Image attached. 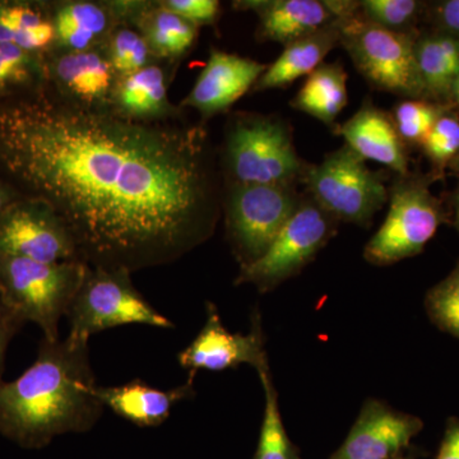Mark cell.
Masks as SVG:
<instances>
[{
  "instance_id": "18",
  "label": "cell",
  "mask_w": 459,
  "mask_h": 459,
  "mask_svg": "<svg viewBox=\"0 0 459 459\" xmlns=\"http://www.w3.org/2000/svg\"><path fill=\"white\" fill-rule=\"evenodd\" d=\"M172 66L157 62L117 80L111 111L138 123H164L184 117L183 108L169 100Z\"/></svg>"
},
{
  "instance_id": "30",
  "label": "cell",
  "mask_w": 459,
  "mask_h": 459,
  "mask_svg": "<svg viewBox=\"0 0 459 459\" xmlns=\"http://www.w3.org/2000/svg\"><path fill=\"white\" fill-rule=\"evenodd\" d=\"M422 4L416 0H362V17L374 25L398 33L413 35Z\"/></svg>"
},
{
  "instance_id": "15",
  "label": "cell",
  "mask_w": 459,
  "mask_h": 459,
  "mask_svg": "<svg viewBox=\"0 0 459 459\" xmlns=\"http://www.w3.org/2000/svg\"><path fill=\"white\" fill-rule=\"evenodd\" d=\"M268 65L250 57L219 49H211L210 57L198 75L180 108H195L205 123L230 108L253 90Z\"/></svg>"
},
{
  "instance_id": "6",
  "label": "cell",
  "mask_w": 459,
  "mask_h": 459,
  "mask_svg": "<svg viewBox=\"0 0 459 459\" xmlns=\"http://www.w3.org/2000/svg\"><path fill=\"white\" fill-rule=\"evenodd\" d=\"M65 318L69 325L66 337L84 343L100 332L122 325L174 327L138 291L131 272L104 268H89Z\"/></svg>"
},
{
  "instance_id": "4",
  "label": "cell",
  "mask_w": 459,
  "mask_h": 459,
  "mask_svg": "<svg viewBox=\"0 0 459 459\" xmlns=\"http://www.w3.org/2000/svg\"><path fill=\"white\" fill-rule=\"evenodd\" d=\"M90 265L81 261L42 263L0 255V295L23 323H35L44 338L57 341Z\"/></svg>"
},
{
  "instance_id": "37",
  "label": "cell",
  "mask_w": 459,
  "mask_h": 459,
  "mask_svg": "<svg viewBox=\"0 0 459 459\" xmlns=\"http://www.w3.org/2000/svg\"><path fill=\"white\" fill-rule=\"evenodd\" d=\"M22 197L25 195H21L16 186L0 172V216Z\"/></svg>"
},
{
  "instance_id": "31",
  "label": "cell",
  "mask_w": 459,
  "mask_h": 459,
  "mask_svg": "<svg viewBox=\"0 0 459 459\" xmlns=\"http://www.w3.org/2000/svg\"><path fill=\"white\" fill-rule=\"evenodd\" d=\"M425 307L429 318L440 331L459 340V264L428 292Z\"/></svg>"
},
{
  "instance_id": "36",
  "label": "cell",
  "mask_w": 459,
  "mask_h": 459,
  "mask_svg": "<svg viewBox=\"0 0 459 459\" xmlns=\"http://www.w3.org/2000/svg\"><path fill=\"white\" fill-rule=\"evenodd\" d=\"M437 16L446 33L459 38V0H448L439 4Z\"/></svg>"
},
{
  "instance_id": "5",
  "label": "cell",
  "mask_w": 459,
  "mask_h": 459,
  "mask_svg": "<svg viewBox=\"0 0 459 459\" xmlns=\"http://www.w3.org/2000/svg\"><path fill=\"white\" fill-rule=\"evenodd\" d=\"M340 45L373 89L406 98H424L415 56L416 38L388 31L355 13L338 18Z\"/></svg>"
},
{
  "instance_id": "25",
  "label": "cell",
  "mask_w": 459,
  "mask_h": 459,
  "mask_svg": "<svg viewBox=\"0 0 459 459\" xmlns=\"http://www.w3.org/2000/svg\"><path fill=\"white\" fill-rule=\"evenodd\" d=\"M415 56L425 96L451 98L459 75V38L451 33L425 35L415 42Z\"/></svg>"
},
{
  "instance_id": "39",
  "label": "cell",
  "mask_w": 459,
  "mask_h": 459,
  "mask_svg": "<svg viewBox=\"0 0 459 459\" xmlns=\"http://www.w3.org/2000/svg\"><path fill=\"white\" fill-rule=\"evenodd\" d=\"M416 455H418L416 452L409 448L407 451L400 453V455H395V457L392 459H416Z\"/></svg>"
},
{
  "instance_id": "13",
  "label": "cell",
  "mask_w": 459,
  "mask_h": 459,
  "mask_svg": "<svg viewBox=\"0 0 459 459\" xmlns=\"http://www.w3.org/2000/svg\"><path fill=\"white\" fill-rule=\"evenodd\" d=\"M47 84L60 98L81 108H111L117 74L105 48L65 51L51 48L44 53Z\"/></svg>"
},
{
  "instance_id": "40",
  "label": "cell",
  "mask_w": 459,
  "mask_h": 459,
  "mask_svg": "<svg viewBox=\"0 0 459 459\" xmlns=\"http://www.w3.org/2000/svg\"><path fill=\"white\" fill-rule=\"evenodd\" d=\"M455 228H457L458 232H459V190H458L457 197H455Z\"/></svg>"
},
{
  "instance_id": "9",
  "label": "cell",
  "mask_w": 459,
  "mask_h": 459,
  "mask_svg": "<svg viewBox=\"0 0 459 459\" xmlns=\"http://www.w3.org/2000/svg\"><path fill=\"white\" fill-rule=\"evenodd\" d=\"M338 222L309 195H304L294 216L281 230L258 261L241 265L235 285H253L267 294L298 276L337 234Z\"/></svg>"
},
{
  "instance_id": "7",
  "label": "cell",
  "mask_w": 459,
  "mask_h": 459,
  "mask_svg": "<svg viewBox=\"0 0 459 459\" xmlns=\"http://www.w3.org/2000/svg\"><path fill=\"white\" fill-rule=\"evenodd\" d=\"M307 195L338 222L370 228L374 214L385 207L389 188L382 171L370 170L349 146L309 164L303 181Z\"/></svg>"
},
{
  "instance_id": "10",
  "label": "cell",
  "mask_w": 459,
  "mask_h": 459,
  "mask_svg": "<svg viewBox=\"0 0 459 459\" xmlns=\"http://www.w3.org/2000/svg\"><path fill=\"white\" fill-rule=\"evenodd\" d=\"M388 201L385 222L364 249L367 262L379 267L420 255L444 219L428 186L409 174L394 181Z\"/></svg>"
},
{
  "instance_id": "23",
  "label": "cell",
  "mask_w": 459,
  "mask_h": 459,
  "mask_svg": "<svg viewBox=\"0 0 459 459\" xmlns=\"http://www.w3.org/2000/svg\"><path fill=\"white\" fill-rule=\"evenodd\" d=\"M56 41L49 2L0 0V42L45 53Z\"/></svg>"
},
{
  "instance_id": "2",
  "label": "cell",
  "mask_w": 459,
  "mask_h": 459,
  "mask_svg": "<svg viewBox=\"0 0 459 459\" xmlns=\"http://www.w3.org/2000/svg\"><path fill=\"white\" fill-rule=\"evenodd\" d=\"M89 343L42 337L38 358L20 377L0 383V435L27 449L86 433L104 412L96 395Z\"/></svg>"
},
{
  "instance_id": "33",
  "label": "cell",
  "mask_w": 459,
  "mask_h": 459,
  "mask_svg": "<svg viewBox=\"0 0 459 459\" xmlns=\"http://www.w3.org/2000/svg\"><path fill=\"white\" fill-rule=\"evenodd\" d=\"M161 3L198 27L216 25L221 13V3L217 0H161Z\"/></svg>"
},
{
  "instance_id": "3",
  "label": "cell",
  "mask_w": 459,
  "mask_h": 459,
  "mask_svg": "<svg viewBox=\"0 0 459 459\" xmlns=\"http://www.w3.org/2000/svg\"><path fill=\"white\" fill-rule=\"evenodd\" d=\"M221 159L228 186H298L309 166L296 151L289 123L255 113L230 117Z\"/></svg>"
},
{
  "instance_id": "20",
  "label": "cell",
  "mask_w": 459,
  "mask_h": 459,
  "mask_svg": "<svg viewBox=\"0 0 459 459\" xmlns=\"http://www.w3.org/2000/svg\"><path fill=\"white\" fill-rule=\"evenodd\" d=\"M346 146L367 161L379 162L398 175L409 174L406 144L395 128L392 115L367 99L351 119L338 126Z\"/></svg>"
},
{
  "instance_id": "27",
  "label": "cell",
  "mask_w": 459,
  "mask_h": 459,
  "mask_svg": "<svg viewBox=\"0 0 459 459\" xmlns=\"http://www.w3.org/2000/svg\"><path fill=\"white\" fill-rule=\"evenodd\" d=\"M264 391V413L258 446L253 459H303L298 446L290 439L279 406V394L272 380L270 367L256 371Z\"/></svg>"
},
{
  "instance_id": "1",
  "label": "cell",
  "mask_w": 459,
  "mask_h": 459,
  "mask_svg": "<svg viewBox=\"0 0 459 459\" xmlns=\"http://www.w3.org/2000/svg\"><path fill=\"white\" fill-rule=\"evenodd\" d=\"M0 172L54 210L91 268L170 264L212 237L222 212L204 123L132 122L48 84L0 100Z\"/></svg>"
},
{
  "instance_id": "38",
  "label": "cell",
  "mask_w": 459,
  "mask_h": 459,
  "mask_svg": "<svg viewBox=\"0 0 459 459\" xmlns=\"http://www.w3.org/2000/svg\"><path fill=\"white\" fill-rule=\"evenodd\" d=\"M451 98L453 101L455 102V105H457V107L459 108V75L457 80H455V84H453Z\"/></svg>"
},
{
  "instance_id": "16",
  "label": "cell",
  "mask_w": 459,
  "mask_h": 459,
  "mask_svg": "<svg viewBox=\"0 0 459 459\" xmlns=\"http://www.w3.org/2000/svg\"><path fill=\"white\" fill-rule=\"evenodd\" d=\"M122 22L143 36L159 62L179 65L195 48L199 27L157 2H114Z\"/></svg>"
},
{
  "instance_id": "19",
  "label": "cell",
  "mask_w": 459,
  "mask_h": 459,
  "mask_svg": "<svg viewBox=\"0 0 459 459\" xmlns=\"http://www.w3.org/2000/svg\"><path fill=\"white\" fill-rule=\"evenodd\" d=\"M56 41L53 48L65 51H87L105 48L122 18L114 2L65 0L49 2Z\"/></svg>"
},
{
  "instance_id": "26",
  "label": "cell",
  "mask_w": 459,
  "mask_h": 459,
  "mask_svg": "<svg viewBox=\"0 0 459 459\" xmlns=\"http://www.w3.org/2000/svg\"><path fill=\"white\" fill-rule=\"evenodd\" d=\"M45 84L44 53L0 42V100L35 92Z\"/></svg>"
},
{
  "instance_id": "24",
  "label": "cell",
  "mask_w": 459,
  "mask_h": 459,
  "mask_svg": "<svg viewBox=\"0 0 459 459\" xmlns=\"http://www.w3.org/2000/svg\"><path fill=\"white\" fill-rule=\"evenodd\" d=\"M347 78L349 75L340 62L323 63L307 75L292 99V108L316 117L336 132L337 117L349 104Z\"/></svg>"
},
{
  "instance_id": "41",
  "label": "cell",
  "mask_w": 459,
  "mask_h": 459,
  "mask_svg": "<svg viewBox=\"0 0 459 459\" xmlns=\"http://www.w3.org/2000/svg\"><path fill=\"white\" fill-rule=\"evenodd\" d=\"M452 170L455 172H459V153L457 156L455 157V159L452 160L451 164Z\"/></svg>"
},
{
  "instance_id": "14",
  "label": "cell",
  "mask_w": 459,
  "mask_h": 459,
  "mask_svg": "<svg viewBox=\"0 0 459 459\" xmlns=\"http://www.w3.org/2000/svg\"><path fill=\"white\" fill-rule=\"evenodd\" d=\"M424 422L377 398H368L342 446L328 459H392L411 448Z\"/></svg>"
},
{
  "instance_id": "29",
  "label": "cell",
  "mask_w": 459,
  "mask_h": 459,
  "mask_svg": "<svg viewBox=\"0 0 459 459\" xmlns=\"http://www.w3.org/2000/svg\"><path fill=\"white\" fill-rule=\"evenodd\" d=\"M444 113L446 108L440 105L415 99L395 105L391 115L404 144H422Z\"/></svg>"
},
{
  "instance_id": "28",
  "label": "cell",
  "mask_w": 459,
  "mask_h": 459,
  "mask_svg": "<svg viewBox=\"0 0 459 459\" xmlns=\"http://www.w3.org/2000/svg\"><path fill=\"white\" fill-rule=\"evenodd\" d=\"M105 51L117 77L135 74L159 62L137 30L122 23L114 30L105 45Z\"/></svg>"
},
{
  "instance_id": "32",
  "label": "cell",
  "mask_w": 459,
  "mask_h": 459,
  "mask_svg": "<svg viewBox=\"0 0 459 459\" xmlns=\"http://www.w3.org/2000/svg\"><path fill=\"white\" fill-rule=\"evenodd\" d=\"M421 146L435 165L444 168L451 164L459 153L458 117L444 113L434 124Z\"/></svg>"
},
{
  "instance_id": "35",
  "label": "cell",
  "mask_w": 459,
  "mask_h": 459,
  "mask_svg": "<svg viewBox=\"0 0 459 459\" xmlns=\"http://www.w3.org/2000/svg\"><path fill=\"white\" fill-rule=\"evenodd\" d=\"M437 459H459V419L451 418L446 421Z\"/></svg>"
},
{
  "instance_id": "22",
  "label": "cell",
  "mask_w": 459,
  "mask_h": 459,
  "mask_svg": "<svg viewBox=\"0 0 459 459\" xmlns=\"http://www.w3.org/2000/svg\"><path fill=\"white\" fill-rule=\"evenodd\" d=\"M337 45H340V29L336 20L325 29L286 45L279 59L268 65L253 91L287 89L299 78L316 71Z\"/></svg>"
},
{
  "instance_id": "11",
  "label": "cell",
  "mask_w": 459,
  "mask_h": 459,
  "mask_svg": "<svg viewBox=\"0 0 459 459\" xmlns=\"http://www.w3.org/2000/svg\"><path fill=\"white\" fill-rule=\"evenodd\" d=\"M0 255L42 263L81 261L62 219L44 202L29 197L21 198L0 216Z\"/></svg>"
},
{
  "instance_id": "17",
  "label": "cell",
  "mask_w": 459,
  "mask_h": 459,
  "mask_svg": "<svg viewBox=\"0 0 459 459\" xmlns=\"http://www.w3.org/2000/svg\"><path fill=\"white\" fill-rule=\"evenodd\" d=\"M232 5L258 14L256 40L279 42L283 47L338 20L328 0H241Z\"/></svg>"
},
{
  "instance_id": "21",
  "label": "cell",
  "mask_w": 459,
  "mask_h": 459,
  "mask_svg": "<svg viewBox=\"0 0 459 459\" xmlns=\"http://www.w3.org/2000/svg\"><path fill=\"white\" fill-rule=\"evenodd\" d=\"M195 379L189 376L184 385L168 391L148 385L143 380H132L122 385H98L96 395L104 407L135 427L157 428L170 418L179 402L195 397Z\"/></svg>"
},
{
  "instance_id": "8",
  "label": "cell",
  "mask_w": 459,
  "mask_h": 459,
  "mask_svg": "<svg viewBox=\"0 0 459 459\" xmlns=\"http://www.w3.org/2000/svg\"><path fill=\"white\" fill-rule=\"evenodd\" d=\"M298 186H232L226 189V238L238 265L258 261L298 211Z\"/></svg>"
},
{
  "instance_id": "34",
  "label": "cell",
  "mask_w": 459,
  "mask_h": 459,
  "mask_svg": "<svg viewBox=\"0 0 459 459\" xmlns=\"http://www.w3.org/2000/svg\"><path fill=\"white\" fill-rule=\"evenodd\" d=\"M25 325L13 310L8 307L4 299L0 295V383L3 382V373L5 368V356L9 343L16 336L21 327Z\"/></svg>"
},
{
  "instance_id": "12",
  "label": "cell",
  "mask_w": 459,
  "mask_h": 459,
  "mask_svg": "<svg viewBox=\"0 0 459 459\" xmlns=\"http://www.w3.org/2000/svg\"><path fill=\"white\" fill-rule=\"evenodd\" d=\"M178 361L189 376L199 370L223 371L250 365L256 371L268 365L265 336L258 309L252 313V327L247 334L232 333L222 325L213 303L205 305V323L198 336L178 355Z\"/></svg>"
}]
</instances>
